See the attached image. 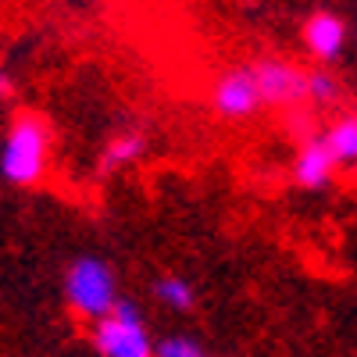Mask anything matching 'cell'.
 Segmentation results:
<instances>
[{"label": "cell", "instance_id": "5b68a950", "mask_svg": "<svg viewBox=\"0 0 357 357\" xmlns=\"http://www.w3.org/2000/svg\"><path fill=\"white\" fill-rule=\"evenodd\" d=\"M261 104L264 100H261L254 68H229L211 86V107L222 118H229V122H243V118H250Z\"/></svg>", "mask_w": 357, "mask_h": 357}, {"label": "cell", "instance_id": "52a82bcc", "mask_svg": "<svg viewBox=\"0 0 357 357\" xmlns=\"http://www.w3.org/2000/svg\"><path fill=\"white\" fill-rule=\"evenodd\" d=\"M304 47L318 61H336L347 47V22L333 11H314L304 22Z\"/></svg>", "mask_w": 357, "mask_h": 357}, {"label": "cell", "instance_id": "9c48e42d", "mask_svg": "<svg viewBox=\"0 0 357 357\" xmlns=\"http://www.w3.org/2000/svg\"><path fill=\"white\" fill-rule=\"evenodd\" d=\"M143 154H146V136H143V132H122V136H114V139L104 146L100 172H122V168L136 165Z\"/></svg>", "mask_w": 357, "mask_h": 357}, {"label": "cell", "instance_id": "4fadbf2b", "mask_svg": "<svg viewBox=\"0 0 357 357\" xmlns=\"http://www.w3.org/2000/svg\"><path fill=\"white\" fill-rule=\"evenodd\" d=\"M15 89H18V86H15V75H11L8 68H0V100H11Z\"/></svg>", "mask_w": 357, "mask_h": 357}, {"label": "cell", "instance_id": "277c9868", "mask_svg": "<svg viewBox=\"0 0 357 357\" xmlns=\"http://www.w3.org/2000/svg\"><path fill=\"white\" fill-rule=\"evenodd\" d=\"M93 347L100 357H154L158 343L146 329V321H126L118 314H107L93 321Z\"/></svg>", "mask_w": 357, "mask_h": 357}, {"label": "cell", "instance_id": "8fae6325", "mask_svg": "<svg viewBox=\"0 0 357 357\" xmlns=\"http://www.w3.org/2000/svg\"><path fill=\"white\" fill-rule=\"evenodd\" d=\"M307 100L311 104H321V107L340 100V79L333 72H325V68L307 72Z\"/></svg>", "mask_w": 357, "mask_h": 357}, {"label": "cell", "instance_id": "7a4b0ae2", "mask_svg": "<svg viewBox=\"0 0 357 357\" xmlns=\"http://www.w3.org/2000/svg\"><path fill=\"white\" fill-rule=\"evenodd\" d=\"M65 301L75 314L89 321L107 318L118 304V279L111 272V264L93 254L75 257L65 272Z\"/></svg>", "mask_w": 357, "mask_h": 357}, {"label": "cell", "instance_id": "30bf717a", "mask_svg": "<svg viewBox=\"0 0 357 357\" xmlns=\"http://www.w3.org/2000/svg\"><path fill=\"white\" fill-rule=\"evenodd\" d=\"M154 296L168 307V311H190L197 304V293L186 279H178V275H165L154 282Z\"/></svg>", "mask_w": 357, "mask_h": 357}, {"label": "cell", "instance_id": "8992f818", "mask_svg": "<svg viewBox=\"0 0 357 357\" xmlns=\"http://www.w3.org/2000/svg\"><path fill=\"white\" fill-rule=\"evenodd\" d=\"M336 168L340 165H336L333 151L325 146V139L321 136H311V139L301 143L289 175H293V183L301 186V190H325L336 178Z\"/></svg>", "mask_w": 357, "mask_h": 357}, {"label": "cell", "instance_id": "3957f363", "mask_svg": "<svg viewBox=\"0 0 357 357\" xmlns=\"http://www.w3.org/2000/svg\"><path fill=\"white\" fill-rule=\"evenodd\" d=\"M254 75L264 104L293 111L307 100V72L286 61V57H264V61L254 65Z\"/></svg>", "mask_w": 357, "mask_h": 357}, {"label": "cell", "instance_id": "6da1fadb", "mask_svg": "<svg viewBox=\"0 0 357 357\" xmlns=\"http://www.w3.org/2000/svg\"><path fill=\"white\" fill-rule=\"evenodd\" d=\"M50 165V126L36 111L15 114L0 146V175L11 186H36Z\"/></svg>", "mask_w": 357, "mask_h": 357}, {"label": "cell", "instance_id": "ba28073f", "mask_svg": "<svg viewBox=\"0 0 357 357\" xmlns=\"http://www.w3.org/2000/svg\"><path fill=\"white\" fill-rule=\"evenodd\" d=\"M325 146L333 151L340 168H354L357 165V114H343L321 132Z\"/></svg>", "mask_w": 357, "mask_h": 357}, {"label": "cell", "instance_id": "7c38bea8", "mask_svg": "<svg viewBox=\"0 0 357 357\" xmlns=\"http://www.w3.org/2000/svg\"><path fill=\"white\" fill-rule=\"evenodd\" d=\"M154 357H204V347L190 336H168V340L158 343Z\"/></svg>", "mask_w": 357, "mask_h": 357}]
</instances>
